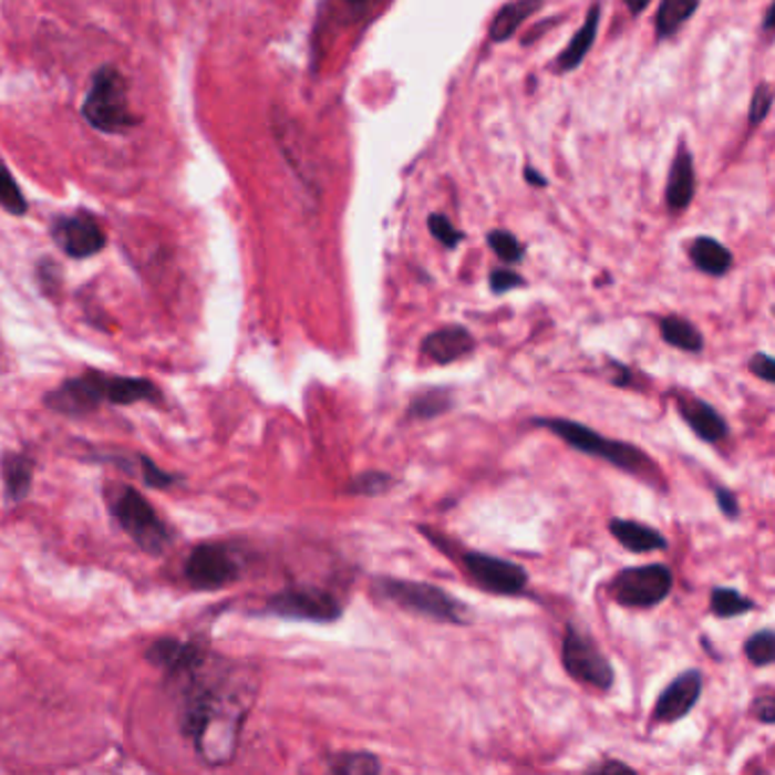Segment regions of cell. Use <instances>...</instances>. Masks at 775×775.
<instances>
[{
    "label": "cell",
    "mask_w": 775,
    "mask_h": 775,
    "mask_svg": "<svg viewBox=\"0 0 775 775\" xmlns=\"http://www.w3.org/2000/svg\"><path fill=\"white\" fill-rule=\"evenodd\" d=\"M244 710L241 703L214 692H203L187 710L185 732L194 740L198 753L209 764H226L232 760Z\"/></svg>",
    "instance_id": "6da1fadb"
},
{
    "label": "cell",
    "mask_w": 775,
    "mask_h": 775,
    "mask_svg": "<svg viewBox=\"0 0 775 775\" xmlns=\"http://www.w3.org/2000/svg\"><path fill=\"white\" fill-rule=\"evenodd\" d=\"M533 425L548 430V433L557 435L565 444H569L574 451L591 455L596 459L610 462L617 468L632 473V476L649 478V473L655 471L653 459L645 455L639 446L628 442H617L602 437L596 430L571 421V418H533Z\"/></svg>",
    "instance_id": "7a4b0ae2"
},
{
    "label": "cell",
    "mask_w": 775,
    "mask_h": 775,
    "mask_svg": "<svg viewBox=\"0 0 775 775\" xmlns=\"http://www.w3.org/2000/svg\"><path fill=\"white\" fill-rule=\"evenodd\" d=\"M375 591L405 612L451 626L471 623V608L466 602L437 585L401 578H378Z\"/></svg>",
    "instance_id": "3957f363"
},
{
    "label": "cell",
    "mask_w": 775,
    "mask_h": 775,
    "mask_svg": "<svg viewBox=\"0 0 775 775\" xmlns=\"http://www.w3.org/2000/svg\"><path fill=\"white\" fill-rule=\"evenodd\" d=\"M82 114L101 133H123L135 125L127 103V84L118 69L103 66L94 73Z\"/></svg>",
    "instance_id": "277c9868"
},
{
    "label": "cell",
    "mask_w": 775,
    "mask_h": 775,
    "mask_svg": "<svg viewBox=\"0 0 775 775\" xmlns=\"http://www.w3.org/2000/svg\"><path fill=\"white\" fill-rule=\"evenodd\" d=\"M673 571L664 565H645L623 569L610 582V598L621 608L651 610L669 598Z\"/></svg>",
    "instance_id": "5b68a950"
},
{
    "label": "cell",
    "mask_w": 775,
    "mask_h": 775,
    "mask_svg": "<svg viewBox=\"0 0 775 775\" xmlns=\"http://www.w3.org/2000/svg\"><path fill=\"white\" fill-rule=\"evenodd\" d=\"M562 664L574 680L593 686L598 692H608L614 684V669L606 653L598 649V643L589 634H585L574 623H569L565 634Z\"/></svg>",
    "instance_id": "8992f818"
},
{
    "label": "cell",
    "mask_w": 775,
    "mask_h": 775,
    "mask_svg": "<svg viewBox=\"0 0 775 775\" xmlns=\"http://www.w3.org/2000/svg\"><path fill=\"white\" fill-rule=\"evenodd\" d=\"M110 509L116 516L121 528L137 541L140 548H144L146 552H153V555H157L166 548L168 530L140 492L123 489L114 498Z\"/></svg>",
    "instance_id": "52a82bcc"
},
{
    "label": "cell",
    "mask_w": 775,
    "mask_h": 775,
    "mask_svg": "<svg viewBox=\"0 0 775 775\" xmlns=\"http://www.w3.org/2000/svg\"><path fill=\"white\" fill-rule=\"evenodd\" d=\"M267 612L293 621L332 623L341 617V602L321 587H291L267 602Z\"/></svg>",
    "instance_id": "ba28073f"
},
{
    "label": "cell",
    "mask_w": 775,
    "mask_h": 775,
    "mask_svg": "<svg viewBox=\"0 0 775 775\" xmlns=\"http://www.w3.org/2000/svg\"><path fill=\"white\" fill-rule=\"evenodd\" d=\"M462 565L483 589L498 596H519L528 587V571L509 559L468 550L462 555Z\"/></svg>",
    "instance_id": "9c48e42d"
},
{
    "label": "cell",
    "mask_w": 775,
    "mask_h": 775,
    "mask_svg": "<svg viewBox=\"0 0 775 775\" xmlns=\"http://www.w3.org/2000/svg\"><path fill=\"white\" fill-rule=\"evenodd\" d=\"M185 578L194 589L214 591L228 587L239 578V565L224 546L203 544L189 555L185 565Z\"/></svg>",
    "instance_id": "30bf717a"
},
{
    "label": "cell",
    "mask_w": 775,
    "mask_h": 775,
    "mask_svg": "<svg viewBox=\"0 0 775 775\" xmlns=\"http://www.w3.org/2000/svg\"><path fill=\"white\" fill-rule=\"evenodd\" d=\"M105 401V375L90 371L80 378L66 380L60 390L51 392L46 405L60 414L80 416L94 412Z\"/></svg>",
    "instance_id": "8fae6325"
},
{
    "label": "cell",
    "mask_w": 775,
    "mask_h": 775,
    "mask_svg": "<svg viewBox=\"0 0 775 775\" xmlns=\"http://www.w3.org/2000/svg\"><path fill=\"white\" fill-rule=\"evenodd\" d=\"M703 692V673L699 669H689L680 673L664 692L660 694L653 721L655 723H675L692 712Z\"/></svg>",
    "instance_id": "7c38bea8"
},
{
    "label": "cell",
    "mask_w": 775,
    "mask_h": 775,
    "mask_svg": "<svg viewBox=\"0 0 775 775\" xmlns=\"http://www.w3.org/2000/svg\"><path fill=\"white\" fill-rule=\"evenodd\" d=\"M53 235L62 250L69 257H75V260H84V257L101 252L107 241L103 228L90 214H75V217L60 219Z\"/></svg>",
    "instance_id": "4fadbf2b"
},
{
    "label": "cell",
    "mask_w": 775,
    "mask_h": 775,
    "mask_svg": "<svg viewBox=\"0 0 775 775\" xmlns=\"http://www.w3.org/2000/svg\"><path fill=\"white\" fill-rule=\"evenodd\" d=\"M473 351H476V339L464 326L440 328L421 341V355L440 366L459 362Z\"/></svg>",
    "instance_id": "5bb4252c"
},
{
    "label": "cell",
    "mask_w": 775,
    "mask_h": 775,
    "mask_svg": "<svg viewBox=\"0 0 775 775\" xmlns=\"http://www.w3.org/2000/svg\"><path fill=\"white\" fill-rule=\"evenodd\" d=\"M678 412L686 421V425L694 430L696 437H701L707 444H719L730 433L727 421L710 403H705L701 399L680 396Z\"/></svg>",
    "instance_id": "9a60e30c"
},
{
    "label": "cell",
    "mask_w": 775,
    "mask_h": 775,
    "mask_svg": "<svg viewBox=\"0 0 775 775\" xmlns=\"http://www.w3.org/2000/svg\"><path fill=\"white\" fill-rule=\"evenodd\" d=\"M696 189V176H694V159L686 146H680L671 174H669V187H666V205L671 211H682L692 203Z\"/></svg>",
    "instance_id": "2e32d148"
},
{
    "label": "cell",
    "mask_w": 775,
    "mask_h": 775,
    "mask_svg": "<svg viewBox=\"0 0 775 775\" xmlns=\"http://www.w3.org/2000/svg\"><path fill=\"white\" fill-rule=\"evenodd\" d=\"M608 530L630 552H655V550H664L669 546L666 537L660 530H655L651 526H643L639 521L610 519Z\"/></svg>",
    "instance_id": "e0dca14e"
},
{
    "label": "cell",
    "mask_w": 775,
    "mask_h": 775,
    "mask_svg": "<svg viewBox=\"0 0 775 775\" xmlns=\"http://www.w3.org/2000/svg\"><path fill=\"white\" fill-rule=\"evenodd\" d=\"M0 476H3L8 498L12 503H19L30 494L34 462L23 453H6L3 459H0Z\"/></svg>",
    "instance_id": "ac0fdd59"
},
{
    "label": "cell",
    "mask_w": 775,
    "mask_h": 775,
    "mask_svg": "<svg viewBox=\"0 0 775 775\" xmlns=\"http://www.w3.org/2000/svg\"><path fill=\"white\" fill-rule=\"evenodd\" d=\"M157 386L142 378H121L105 375V401L114 405H133L140 401H157Z\"/></svg>",
    "instance_id": "d6986e66"
},
{
    "label": "cell",
    "mask_w": 775,
    "mask_h": 775,
    "mask_svg": "<svg viewBox=\"0 0 775 775\" xmlns=\"http://www.w3.org/2000/svg\"><path fill=\"white\" fill-rule=\"evenodd\" d=\"M689 257L707 276H725L732 267V252L712 237H699L689 246Z\"/></svg>",
    "instance_id": "ffe728a7"
},
{
    "label": "cell",
    "mask_w": 775,
    "mask_h": 775,
    "mask_svg": "<svg viewBox=\"0 0 775 775\" xmlns=\"http://www.w3.org/2000/svg\"><path fill=\"white\" fill-rule=\"evenodd\" d=\"M541 6H544V0H512V3H507L494 17V23L489 28L492 41H496V44H500V41H507L516 30H519V25L526 19H530Z\"/></svg>",
    "instance_id": "44dd1931"
},
{
    "label": "cell",
    "mask_w": 775,
    "mask_h": 775,
    "mask_svg": "<svg viewBox=\"0 0 775 775\" xmlns=\"http://www.w3.org/2000/svg\"><path fill=\"white\" fill-rule=\"evenodd\" d=\"M146 658L162 669L183 671L198 660V651L194 649V645L176 641V639H159L151 645Z\"/></svg>",
    "instance_id": "7402d4cb"
},
{
    "label": "cell",
    "mask_w": 775,
    "mask_h": 775,
    "mask_svg": "<svg viewBox=\"0 0 775 775\" xmlns=\"http://www.w3.org/2000/svg\"><path fill=\"white\" fill-rule=\"evenodd\" d=\"M660 334L669 347L684 353H701L705 349V339L701 330L682 317H666L660 321Z\"/></svg>",
    "instance_id": "603a6c76"
},
{
    "label": "cell",
    "mask_w": 775,
    "mask_h": 775,
    "mask_svg": "<svg viewBox=\"0 0 775 775\" xmlns=\"http://www.w3.org/2000/svg\"><path fill=\"white\" fill-rule=\"evenodd\" d=\"M598 23H600V6H593L587 12V19L582 23V28L574 34L571 44L567 46V51L559 55V69L562 71H574L576 66H580V62L585 60V55L591 51L593 39L598 32Z\"/></svg>",
    "instance_id": "cb8c5ba5"
},
{
    "label": "cell",
    "mask_w": 775,
    "mask_h": 775,
    "mask_svg": "<svg viewBox=\"0 0 775 775\" xmlns=\"http://www.w3.org/2000/svg\"><path fill=\"white\" fill-rule=\"evenodd\" d=\"M455 407V396L451 390H444V386H435V390L421 392L412 399V403L407 405V416L414 421H430L448 414Z\"/></svg>",
    "instance_id": "d4e9b609"
},
{
    "label": "cell",
    "mask_w": 775,
    "mask_h": 775,
    "mask_svg": "<svg viewBox=\"0 0 775 775\" xmlns=\"http://www.w3.org/2000/svg\"><path fill=\"white\" fill-rule=\"evenodd\" d=\"M699 3L701 0H662L658 19H655L658 37L666 39L675 34L689 19L694 17V12L699 10Z\"/></svg>",
    "instance_id": "484cf974"
},
{
    "label": "cell",
    "mask_w": 775,
    "mask_h": 775,
    "mask_svg": "<svg viewBox=\"0 0 775 775\" xmlns=\"http://www.w3.org/2000/svg\"><path fill=\"white\" fill-rule=\"evenodd\" d=\"M710 610L719 619H735V617H742V614H748L751 610H755V600L746 598L737 589L716 587L712 591V598H710Z\"/></svg>",
    "instance_id": "4316f807"
},
{
    "label": "cell",
    "mask_w": 775,
    "mask_h": 775,
    "mask_svg": "<svg viewBox=\"0 0 775 775\" xmlns=\"http://www.w3.org/2000/svg\"><path fill=\"white\" fill-rule=\"evenodd\" d=\"M328 768L337 775H375L382 771L378 755L373 753H339L332 755Z\"/></svg>",
    "instance_id": "83f0119b"
},
{
    "label": "cell",
    "mask_w": 775,
    "mask_h": 775,
    "mask_svg": "<svg viewBox=\"0 0 775 775\" xmlns=\"http://www.w3.org/2000/svg\"><path fill=\"white\" fill-rule=\"evenodd\" d=\"M394 487V476L384 471H364L360 473L358 478L351 480L349 485V494L355 496H364V498H375V496H384L386 492H392Z\"/></svg>",
    "instance_id": "f1b7e54d"
},
{
    "label": "cell",
    "mask_w": 775,
    "mask_h": 775,
    "mask_svg": "<svg viewBox=\"0 0 775 775\" xmlns=\"http://www.w3.org/2000/svg\"><path fill=\"white\" fill-rule=\"evenodd\" d=\"M744 653L748 658V662L757 669L773 664L775 660V632L771 628H764L760 632H755L753 637H748Z\"/></svg>",
    "instance_id": "f546056e"
},
{
    "label": "cell",
    "mask_w": 775,
    "mask_h": 775,
    "mask_svg": "<svg viewBox=\"0 0 775 775\" xmlns=\"http://www.w3.org/2000/svg\"><path fill=\"white\" fill-rule=\"evenodd\" d=\"M0 205H3L10 214H14V217H21V214L28 211L25 198H23L21 189L17 187V180L10 174L6 162H0Z\"/></svg>",
    "instance_id": "4dcf8cb0"
},
{
    "label": "cell",
    "mask_w": 775,
    "mask_h": 775,
    "mask_svg": "<svg viewBox=\"0 0 775 775\" xmlns=\"http://www.w3.org/2000/svg\"><path fill=\"white\" fill-rule=\"evenodd\" d=\"M489 246H492V250L500 257L503 262H509V265L519 262L521 257H524V246L519 244V239H516L507 230H494L489 235Z\"/></svg>",
    "instance_id": "1f68e13d"
},
{
    "label": "cell",
    "mask_w": 775,
    "mask_h": 775,
    "mask_svg": "<svg viewBox=\"0 0 775 775\" xmlns=\"http://www.w3.org/2000/svg\"><path fill=\"white\" fill-rule=\"evenodd\" d=\"M427 228H430V232H433V237L440 244H444L446 248H455L464 239L462 230H457L453 226V221H448V217H444V214H433V217L427 219Z\"/></svg>",
    "instance_id": "d6a6232c"
},
{
    "label": "cell",
    "mask_w": 775,
    "mask_h": 775,
    "mask_svg": "<svg viewBox=\"0 0 775 775\" xmlns=\"http://www.w3.org/2000/svg\"><path fill=\"white\" fill-rule=\"evenodd\" d=\"M771 103H773L771 87H768V84H760V87L753 94V101H751V114H748L751 125H757V123H762L766 118V114L771 110Z\"/></svg>",
    "instance_id": "836d02e7"
},
{
    "label": "cell",
    "mask_w": 775,
    "mask_h": 775,
    "mask_svg": "<svg viewBox=\"0 0 775 775\" xmlns=\"http://www.w3.org/2000/svg\"><path fill=\"white\" fill-rule=\"evenodd\" d=\"M489 285H492L494 293H507V291H512L516 287H524V278L519 273L509 271V269H496L489 276Z\"/></svg>",
    "instance_id": "e575fe53"
},
{
    "label": "cell",
    "mask_w": 775,
    "mask_h": 775,
    "mask_svg": "<svg viewBox=\"0 0 775 775\" xmlns=\"http://www.w3.org/2000/svg\"><path fill=\"white\" fill-rule=\"evenodd\" d=\"M748 371L768 384L775 380V364H773V358L766 353H755L748 362Z\"/></svg>",
    "instance_id": "d590c367"
},
{
    "label": "cell",
    "mask_w": 775,
    "mask_h": 775,
    "mask_svg": "<svg viewBox=\"0 0 775 775\" xmlns=\"http://www.w3.org/2000/svg\"><path fill=\"white\" fill-rule=\"evenodd\" d=\"M714 496H716V505L719 509L727 516V519H737L740 516V500L737 496L732 494L727 487H714Z\"/></svg>",
    "instance_id": "8d00e7d4"
},
{
    "label": "cell",
    "mask_w": 775,
    "mask_h": 775,
    "mask_svg": "<svg viewBox=\"0 0 775 775\" xmlns=\"http://www.w3.org/2000/svg\"><path fill=\"white\" fill-rule=\"evenodd\" d=\"M142 464H144V476H146V483L151 485V487H168L170 485V480H174V478H170V476H166V473L164 471H159L148 457H142Z\"/></svg>",
    "instance_id": "74e56055"
},
{
    "label": "cell",
    "mask_w": 775,
    "mask_h": 775,
    "mask_svg": "<svg viewBox=\"0 0 775 775\" xmlns=\"http://www.w3.org/2000/svg\"><path fill=\"white\" fill-rule=\"evenodd\" d=\"M753 712H755V716H757L760 723L771 725V723L775 721V701H773V696L766 694V696L757 699L755 705H753Z\"/></svg>",
    "instance_id": "f35d334b"
},
{
    "label": "cell",
    "mask_w": 775,
    "mask_h": 775,
    "mask_svg": "<svg viewBox=\"0 0 775 775\" xmlns=\"http://www.w3.org/2000/svg\"><path fill=\"white\" fill-rule=\"evenodd\" d=\"M589 773H637L632 766H628L626 762H619V760H606V762H600V764H591L587 768Z\"/></svg>",
    "instance_id": "ab89813d"
},
{
    "label": "cell",
    "mask_w": 775,
    "mask_h": 775,
    "mask_svg": "<svg viewBox=\"0 0 775 775\" xmlns=\"http://www.w3.org/2000/svg\"><path fill=\"white\" fill-rule=\"evenodd\" d=\"M623 3L632 14H641L645 8H649L651 0H623Z\"/></svg>",
    "instance_id": "60d3db41"
},
{
    "label": "cell",
    "mask_w": 775,
    "mask_h": 775,
    "mask_svg": "<svg viewBox=\"0 0 775 775\" xmlns=\"http://www.w3.org/2000/svg\"><path fill=\"white\" fill-rule=\"evenodd\" d=\"M526 180H528L533 187H546L544 176H539L537 170H533V168H526Z\"/></svg>",
    "instance_id": "b9f144b4"
},
{
    "label": "cell",
    "mask_w": 775,
    "mask_h": 775,
    "mask_svg": "<svg viewBox=\"0 0 775 775\" xmlns=\"http://www.w3.org/2000/svg\"><path fill=\"white\" fill-rule=\"evenodd\" d=\"M773 25V6L768 8V12H766V21H764V28L768 30Z\"/></svg>",
    "instance_id": "7bdbcfd3"
},
{
    "label": "cell",
    "mask_w": 775,
    "mask_h": 775,
    "mask_svg": "<svg viewBox=\"0 0 775 775\" xmlns=\"http://www.w3.org/2000/svg\"><path fill=\"white\" fill-rule=\"evenodd\" d=\"M351 6H366V3H373V0H349Z\"/></svg>",
    "instance_id": "ee69618b"
}]
</instances>
